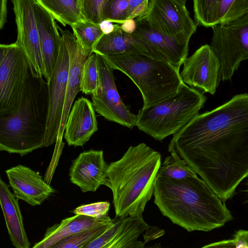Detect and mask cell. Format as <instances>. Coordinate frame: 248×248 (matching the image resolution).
I'll use <instances>...</instances> for the list:
<instances>
[{
  "label": "cell",
  "instance_id": "1",
  "mask_svg": "<svg viewBox=\"0 0 248 248\" xmlns=\"http://www.w3.org/2000/svg\"><path fill=\"white\" fill-rule=\"evenodd\" d=\"M175 151L225 202L248 175V94L199 114L173 135Z\"/></svg>",
  "mask_w": 248,
  "mask_h": 248
},
{
  "label": "cell",
  "instance_id": "2",
  "mask_svg": "<svg viewBox=\"0 0 248 248\" xmlns=\"http://www.w3.org/2000/svg\"><path fill=\"white\" fill-rule=\"evenodd\" d=\"M153 195L161 214L188 232H210L233 219L225 202L197 176L180 180L156 177Z\"/></svg>",
  "mask_w": 248,
  "mask_h": 248
},
{
  "label": "cell",
  "instance_id": "3",
  "mask_svg": "<svg viewBox=\"0 0 248 248\" xmlns=\"http://www.w3.org/2000/svg\"><path fill=\"white\" fill-rule=\"evenodd\" d=\"M160 165V154L144 143L130 146L108 165L105 185L112 192L115 217L142 216Z\"/></svg>",
  "mask_w": 248,
  "mask_h": 248
},
{
  "label": "cell",
  "instance_id": "4",
  "mask_svg": "<svg viewBox=\"0 0 248 248\" xmlns=\"http://www.w3.org/2000/svg\"><path fill=\"white\" fill-rule=\"evenodd\" d=\"M48 107L47 82L31 75L17 106L0 113V151L23 156L43 147Z\"/></svg>",
  "mask_w": 248,
  "mask_h": 248
},
{
  "label": "cell",
  "instance_id": "5",
  "mask_svg": "<svg viewBox=\"0 0 248 248\" xmlns=\"http://www.w3.org/2000/svg\"><path fill=\"white\" fill-rule=\"evenodd\" d=\"M102 57L112 68L126 75L136 85L142 95V107L171 97L184 84L179 69L158 59L140 54Z\"/></svg>",
  "mask_w": 248,
  "mask_h": 248
},
{
  "label": "cell",
  "instance_id": "6",
  "mask_svg": "<svg viewBox=\"0 0 248 248\" xmlns=\"http://www.w3.org/2000/svg\"><path fill=\"white\" fill-rule=\"evenodd\" d=\"M207 100L199 90L184 84L176 94L158 104L140 108L139 129L161 141L180 131L199 114Z\"/></svg>",
  "mask_w": 248,
  "mask_h": 248
},
{
  "label": "cell",
  "instance_id": "7",
  "mask_svg": "<svg viewBox=\"0 0 248 248\" xmlns=\"http://www.w3.org/2000/svg\"><path fill=\"white\" fill-rule=\"evenodd\" d=\"M212 28L209 46L220 62L219 81H231L241 62L248 59V13Z\"/></svg>",
  "mask_w": 248,
  "mask_h": 248
},
{
  "label": "cell",
  "instance_id": "8",
  "mask_svg": "<svg viewBox=\"0 0 248 248\" xmlns=\"http://www.w3.org/2000/svg\"><path fill=\"white\" fill-rule=\"evenodd\" d=\"M186 0H149L145 17L164 35L182 44H189L197 26L186 7Z\"/></svg>",
  "mask_w": 248,
  "mask_h": 248
},
{
  "label": "cell",
  "instance_id": "9",
  "mask_svg": "<svg viewBox=\"0 0 248 248\" xmlns=\"http://www.w3.org/2000/svg\"><path fill=\"white\" fill-rule=\"evenodd\" d=\"M96 54L99 82L96 92L92 95L93 108L108 121L132 129L136 126L137 115L131 113L121 98L115 82L114 69L102 56Z\"/></svg>",
  "mask_w": 248,
  "mask_h": 248
},
{
  "label": "cell",
  "instance_id": "10",
  "mask_svg": "<svg viewBox=\"0 0 248 248\" xmlns=\"http://www.w3.org/2000/svg\"><path fill=\"white\" fill-rule=\"evenodd\" d=\"M31 75L24 54L15 43L12 44L0 66V113L17 106Z\"/></svg>",
  "mask_w": 248,
  "mask_h": 248
},
{
  "label": "cell",
  "instance_id": "11",
  "mask_svg": "<svg viewBox=\"0 0 248 248\" xmlns=\"http://www.w3.org/2000/svg\"><path fill=\"white\" fill-rule=\"evenodd\" d=\"M69 70V56L62 37L57 60L47 82L48 107L44 147L56 142L60 130Z\"/></svg>",
  "mask_w": 248,
  "mask_h": 248
},
{
  "label": "cell",
  "instance_id": "12",
  "mask_svg": "<svg viewBox=\"0 0 248 248\" xmlns=\"http://www.w3.org/2000/svg\"><path fill=\"white\" fill-rule=\"evenodd\" d=\"M17 28L16 45L24 54L32 76L44 77V66L33 8V0H13Z\"/></svg>",
  "mask_w": 248,
  "mask_h": 248
},
{
  "label": "cell",
  "instance_id": "13",
  "mask_svg": "<svg viewBox=\"0 0 248 248\" xmlns=\"http://www.w3.org/2000/svg\"><path fill=\"white\" fill-rule=\"evenodd\" d=\"M183 64L180 76L184 84L199 89L203 93H215L220 82V65L209 45L200 47Z\"/></svg>",
  "mask_w": 248,
  "mask_h": 248
},
{
  "label": "cell",
  "instance_id": "14",
  "mask_svg": "<svg viewBox=\"0 0 248 248\" xmlns=\"http://www.w3.org/2000/svg\"><path fill=\"white\" fill-rule=\"evenodd\" d=\"M151 227L141 217H115L108 228L83 248H145L139 236Z\"/></svg>",
  "mask_w": 248,
  "mask_h": 248
},
{
  "label": "cell",
  "instance_id": "15",
  "mask_svg": "<svg viewBox=\"0 0 248 248\" xmlns=\"http://www.w3.org/2000/svg\"><path fill=\"white\" fill-rule=\"evenodd\" d=\"M136 27L132 35L143 41L151 57L180 69L187 57L189 44H182L156 31L145 16L135 19Z\"/></svg>",
  "mask_w": 248,
  "mask_h": 248
},
{
  "label": "cell",
  "instance_id": "16",
  "mask_svg": "<svg viewBox=\"0 0 248 248\" xmlns=\"http://www.w3.org/2000/svg\"><path fill=\"white\" fill-rule=\"evenodd\" d=\"M61 36L66 45L69 56V70L66 92L61 122L60 130L56 144H63L62 138L67 118L73 101L80 91L81 78L84 62L87 56L78 44L73 33L67 30H63L58 26Z\"/></svg>",
  "mask_w": 248,
  "mask_h": 248
},
{
  "label": "cell",
  "instance_id": "17",
  "mask_svg": "<svg viewBox=\"0 0 248 248\" xmlns=\"http://www.w3.org/2000/svg\"><path fill=\"white\" fill-rule=\"evenodd\" d=\"M108 168L103 151H85L73 161L69 170L70 180L83 192H94L106 184Z\"/></svg>",
  "mask_w": 248,
  "mask_h": 248
},
{
  "label": "cell",
  "instance_id": "18",
  "mask_svg": "<svg viewBox=\"0 0 248 248\" xmlns=\"http://www.w3.org/2000/svg\"><path fill=\"white\" fill-rule=\"evenodd\" d=\"M5 172L15 197L31 206L41 204L54 192L38 173L28 167L18 165Z\"/></svg>",
  "mask_w": 248,
  "mask_h": 248
},
{
  "label": "cell",
  "instance_id": "19",
  "mask_svg": "<svg viewBox=\"0 0 248 248\" xmlns=\"http://www.w3.org/2000/svg\"><path fill=\"white\" fill-rule=\"evenodd\" d=\"M195 23L206 28L234 21L248 13V0H194Z\"/></svg>",
  "mask_w": 248,
  "mask_h": 248
},
{
  "label": "cell",
  "instance_id": "20",
  "mask_svg": "<svg viewBox=\"0 0 248 248\" xmlns=\"http://www.w3.org/2000/svg\"><path fill=\"white\" fill-rule=\"evenodd\" d=\"M33 8L44 66V78L47 81L57 60L62 36L55 19L37 0H33Z\"/></svg>",
  "mask_w": 248,
  "mask_h": 248
},
{
  "label": "cell",
  "instance_id": "21",
  "mask_svg": "<svg viewBox=\"0 0 248 248\" xmlns=\"http://www.w3.org/2000/svg\"><path fill=\"white\" fill-rule=\"evenodd\" d=\"M64 139L69 146H82L97 129L95 110L92 102L78 98L69 112L64 127Z\"/></svg>",
  "mask_w": 248,
  "mask_h": 248
},
{
  "label": "cell",
  "instance_id": "22",
  "mask_svg": "<svg viewBox=\"0 0 248 248\" xmlns=\"http://www.w3.org/2000/svg\"><path fill=\"white\" fill-rule=\"evenodd\" d=\"M93 52L102 56L140 54L152 58L143 41L124 32L117 24L112 32L104 34L100 38L94 46Z\"/></svg>",
  "mask_w": 248,
  "mask_h": 248
},
{
  "label": "cell",
  "instance_id": "23",
  "mask_svg": "<svg viewBox=\"0 0 248 248\" xmlns=\"http://www.w3.org/2000/svg\"><path fill=\"white\" fill-rule=\"evenodd\" d=\"M108 215L101 218L75 215L62 219L60 223L48 227L43 238L31 248H49L60 240L91 228L112 222Z\"/></svg>",
  "mask_w": 248,
  "mask_h": 248
},
{
  "label": "cell",
  "instance_id": "24",
  "mask_svg": "<svg viewBox=\"0 0 248 248\" xmlns=\"http://www.w3.org/2000/svg\"><path fill=\"white\" fill-rule=\"evenodd\" d=\"M0 205L12 244L16 248H30L18 199L0 176Z\"/></svg>",
  "mask_w": 248,
  "mask_h": 248
},
{
  "label": "cell",
  "instance_id": "25",
  "mask_svg": "<svg viewBox=\"0 0 248 248\" xmlns=\"http://www.w3.org/2000/svg\"><path fill=\"white\" fill-rule=\"evenodd\" d=\"M62 25L70 26L85 22L80 12L79 0H37Z\"/></svg>",
  "mask_w": 248,
  "mask_h": 248
},
{
  "label": "cell",
  "instance_id": "26",
  "mask_svg": "<svg viewBox=\"0 0 248 248\" xmlns=\"http://www.w3.org/2000/svg\"><path fill=\"white\" fill-rule=\"evenodd\" d=\"M166 157L159 168L156 177L180 180L197 176L196 171L174 150Z\"/></svg>",
  "mask_w": 248,
  "mask_h": 248
},
{
  "label": "cell",
  "instance_id": "27",
  "mask_svg": "<svg viewBox=\"0 0 248 248\" xmlns=\"http://www.w3.org/2000/svg\"><path fill=\"white\" fill-rule=\"evenodd\" d=\"M73 34L87 56L93 53L94 46L104 35L99 25L87 22L78 23L71 26Z\"/></svg>",
  "mask_w": 248,
  "mask_h": 248
},
{
  "label": "cell",
  "instance_id": "28",
  "mask_svg": "<svg viewBox=\"0 0 248 248\" xmlns=\"http://www.w3.org/2000/svg\"><path fill=\"white\" fill-rule=\"evenodd\" d=\"M111 223L69 235L57 242L49 248H83L89 242L102 234Z\"/></svg>",
  "mask_w": 248,
  "mask_h": 248
},
{
  "label": "cell",
  "instance_id": "29",
  "mask_svg": "<svg viewBox=\"0 0 248 248\" xmlns=\"http://www.w3.org/2000/svg\"><path fill=\"white\" fill-rule=\"evenodd\" d=\"M99 73L96 54L88 56L84 62L80 82V91L85 94H93L97 89Z\"/></svg>",
  "mask_w": 248,
  "mask_h": 248
},
{
  "label": "cell",
  "instance_id": "30",
  "mask_svg": "<svg viewBox=\"0 0 248 248\" xmlns=\"http://www.w3.org/2000/svg\"><path fill=\"white\" fill-rule=\"evenodd\" d=\"M107 0H79L80 12L85 22L96 25L104 20Z\"/></svg>",
  "mask_w": 248,
  "mask_h": 248
},
{
  "label": "cell",
  "instance_id": "31",
  "mask_svg": "<svg viewBox=\"0 0 248 248\" xmlns=\"http://www.w3.org/2000/svg\"><path fill=\"white\" fill-rule=\"evenodd\" d=\"M128 0H107L104 20L120 25L128 19Z\"/></svg>",
  "mask_w": 248,
  "mask_h": 248
},
{
  "label": "cell",
  "instance_id": "32",
  "mask_svg": "<svg viewBox=\"0 0 248 248\" xmlns=\"http://www.w3.org/2000/svg\"><path fill=\"white\" fill-rule=\"evenodd\" d=\"M109 208L108 202H99L80 205L73 210V213L75 215L98 218L107 216Z\"/></svg>",
  "mask_w": 248,
  "mask_h": 248
},
{
  "label": "cell",
  "instance_id": "33",
  "mask_svg": "<svg viewBox=\"0 0 248 248\" xmlns=\"http://www.w3.org/2000/svg\"><path fill=\"white\" fill-rule=\"evenodd\" d=\"M235 241V248H248V232L247 230H239L233 235Z\"/></svg>",
  "mask_w": 248,
  "mask_h": 248
},
{
  "label": "cell",
  "instance_id": "34",
  "mask_svg": "<svg viewBox=\"0 0 248 248\" xmlns=\"http://www.w3.org/2000/svg\"><path fill=\"white\" fill-rule=\"evenodd\" d=\"M149 2V0H142L141 2L135 8L128 19H135L146 16L148 10Z\"/></svg>",
  "mask_w": 248,
  "mask_h": 248
},
{
  "label": "cell",
  "instance_id": "35",
  "mask_svg": "<svg viewBox=\"0 0 248 248\" xmlns=\"http://www.w3.org/2000/svg\"><path fill=\"white\" fill-rule=\"evenodd\" d=\"M235 241L232 239H224L207 244L201 248H235Z\"/></svg>",
  "mask_w": 248,
  "mask_h": 248
},
{
  "label": "cell",
  "instance_id": "36",
  "mask_svg": "<svg viewBox=\"0 0 248 248\" xmlns=\"http://www.w3.org/2000/svg\"><path fill=\"white\" fill-rule=\"evenodd\" d=\"M7 0H0V31L7 22L8 8Z\"/></svg>",
  "mask_w": 248,
  "mask_h": 248
},
{
  "label": "cell",
  "instance_id": "37",
  "mask_svg": "<svg viewBox=\"0 0 248 248\" xmlns=\"http://www.w3.org/2000/svg\"><path fill=\"white\" fill-rule=\"evenodd\" d=\"M120 29L124 32L132 34L135 31L136 24L135 19H129L119 25Z\"/></svg>",
  "mask_w": 248,
  "mask_h": 248
},
{
  "label": "cell",
  "instance_id": "38",
  "mask_svg": "<svg viewBox=\"0 0 248 248\" xmlns=\"http://www.w3.org/2000/svg\"><path fill=\"white\" fill-rule=\"evenodd\" d=\"M159 229L156 227H154L151 229V227L146 231V233L144 234V242L146 243L149 241L158 238L159 236L158 234Z\"/></svg>",
  "mask_w": 248,
  "mask_h": 248
},
{
  "label": "cell",
  "instance_id": "39",
  "mask_svg": "<svg viewBox=\"0 0 248 248\" xmlns=\"http://www.w3.org/2000/svg\"><path fill=\"white\" fill-rule=\"evenodd\" d=\"M116 24L107 20L102 21L99 25V27L104 34H108L112 32L115 27Z\"/></svg>",
  "mask_w": 248,
  "mask_h": 248
},
{
  "label": "cell",
  "instance_id": "40",
  "mask_svg": "<svg viewBox=\"0 0 248 248\" xmlns=\"http://www.w3.org/2000/svg\"><path fill=\"white\" fill-rule=\"evenodd\" d=\"M142 0H128V6L127 9L128 19L131 15L135 8L139 4Z\"/></svg>",
  "mask_w": 248,
  "mask_h": 248
},
{
  "label": "cell",
  "instance_id": "41",
  "mask_svg": "<svg viewBox=\"0 0 248 248\" xmlns=\"http://www.w3.org/2000/svg\"><path fill=\"white\" fill-rule=\"evenodd\" d=\"M12 44L9 45L0 44V66L4 59V58L11 47Z\"/></svg>",
  "mask_w": 248,
  "mask_h": 248
},
{
  "label": "cell",
  "instance_id": "42",
  "mask_svg": "<svg viewBox=\"0 0 248 248\" xmlns=\"http://www.w3.org/2000/svg\"><path fill=\"white\" fill-rule=\"evenodd\" d=\"M145 248H170L169 247H163L160 243H155L149 246H147Z\"/></svg>",
  "mask_w": 248,
  "mask_h": 248
}]
</instances>
